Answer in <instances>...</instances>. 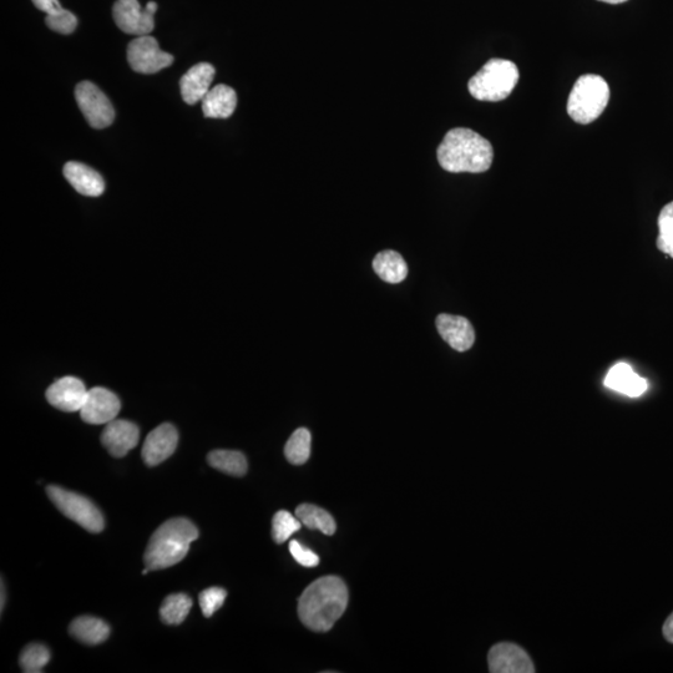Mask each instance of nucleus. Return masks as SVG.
<instances>
[{"mask_svg":"<svg viewBox=\"0 0 673 673\" xmlns=\"http://www.w3.org/2000/svg\"><path fill=\"white\" fill-rule=\"evenodd\" d=\"M348 590L337 576H325L303 591L298 601L302 624L316 632H327L346 611Z\"/></svg>","mask_w":673,"mask_h":673,"instance_id":"f257e3e1","label":"nucleus"},{"mask_svg":"<svg viewBox=\"0 0 673 673\" xmlns=\"http://www.w3.org/2000/svg\"><path fill=\"white\" fill-rule=\"evenodd\" d=\"M437 155L439 164L445 171L454 174H480L492 166L494 150L492 144L482 135L467 128H457L444 136Z\"/></svg>","mask_w":673,"mask_h":673,"instance_id":"f03ea898","label":"nucleus"},{"mask_svg":"<svg viewBox=\"0 0 673 673\" xmlns=\"http://www.w3.org/2000/svg\"><path fill=\"white\" fill-rule=\"evenodd\" d=\"M199 538V530L189 519L166 521L155 531L145 551L144 561L150 571L169 569L189 553L190 545Z\"/></svg>","mask_w":673,"mask_h":673,"instance_id":"7ed1b4c3","label":"nucleus"},{"mask_svg":"<svg viewBox=\"0 0 673 673\" xmlns=\"http://www.w3.org/2000/svg\"><path fill=\"white\" fill-rule=\"evenodd\" d=\"M519 82L518 67L510 60L492 59L470 79L468 88L473 98L480 101H502Z\"/></svg>","mask_w":673,"mask_h":673,"instance_id":"20e7f679","label":"nucleus"},{"mask_svg":"<svg viewBox=\"0 0 673 673\" xmlns=\"http://www.w3.org/2000/svg\"><path fill=\"white\" fill-rule=\"evenodd\" d=\"M610 88L600 75L586 74L578 79L568 100V114L575 123L588 125L604 113Z\"/></svg>","mask_w":673,"mask_h":673,"instance_id":"39448f33","label":"nucleus"},{"mask_svg":"<svg viewBox=\"0 0 673 673\" xmlns=\"http://www.w3.org/2000/svg\"><path fill=\"white\" fill-rule=\"evenodd\" d=\"M47 494L50 500L70 520L75 521L90 533H100L104 530V516L93 502L83 495L69 492V490L49 485Z\"/></svg>","mask_w":673,"mask_h":673,"instance_id":"423d86ee","label":"nucleus"},{"mask_svg":"<svg viewBox=\"0 0 673 673\" xmlns=\"http://www.w3.org/2000/svg\"><path fill=\"white\" fill-rule=\"evenodd\" d=\"M75 99L91 128H108L115 119L113 104L98 86L82 82L75 88Z\"/></svg>","mask_w":673,"mask_h":673,"instance_id":"0eeeda50","label":"nucleus"},{"mask_svg":"<svg viewBox=\"0 0 673 673\" xmlns=\"http://www.w3.org/2000/svg\"><path fill=\"white\" fill-rule=\"evenodd\" d=\"M128 62L131 69L139 74H155L174 63L171 54L159 48L158 40L150 35L138 37L128 47Z\"/></svg>","mask_w":673,"mask_h":673,"instance_id":"6e6552de","label":"nucleus"},{"mask_svg":"<svg viewBox=\"0 0 673 673\" xmlns=\"http://www.w3.org/2000/svg\"><path fill=\"white\" fill-rule=\"evenodd\" d=\"M154 13L141 9L139 0H118L114 4L113 17L124 33L144 37L155 28Z\"/></svg>","mask_w":673,"mask_h":673,"instance_id":"1a4fd4ad","label":"nucleus"},{"mask_svg":"<svg viewBox=\"0 0 673 673\" xmlns=\"http://www.w3.org/2000/svg\"><path fill=\"white\" fill-rule=\"evenodd\" d=\"M492 673H534L535 666L528 652L511 642L494 645L488 655Z\"/></svg>","mask_w":673,"mask_h":673,"instance_id":"9d476101","label":"nucleus"},{"mask_svg":"<svg viewBox=\"0 0 673 673\" xmlns=\"http://www.w3.org/2000/svg\"><path fill=\"white\" fill-rule=\"evenodd\" d=\"M120 408V399L116 394L109 389L95 387L89 389L80 417L88 424L106 425L118 417Z\"/></svg>","mask_w":673,"mask_h":673,"instance_id":"9b49d317","label":"nucleus"},{"mask_svg":"<svg viewBox=\"0 0 673 673\" xmlns=\"http://www.w3.org/2000/svg\"><path fill=\"white\" fill-rule=\"evenodd\" d=\"M88 392L89 389H86L85 384L79 378L63 377L48 388L47 399L59 411L80 412L84 407Z\"/></svg>","mask_w":673,"mask_h":673,"instance_id":"f8f14e48","label":"nucleus"},{"mask_svg":"<svg viewBox=\"0 0 673 673\" xmlns=\"http://www.w3.org/2000/svg\"><path fill=\"white\" fill-rule=\"evenodd\" d=\"M140 430L138 425L125 419H114L106 424L101 443L115 458H123L139 443Z\"/></svg>","mask_w":673,"mask_h":673,"instance_id":"ddd939ff","label":"nucleus"},{"mask_svg":"<svg viewBox=\"0 0 673 673\" xmlns=\"http://www.w3.org/2000/svg\"><path fill=\"white\" fill-rule=\"evenodd\" d=\"M179 442V433L174 425L165 423L155 428L145 439L143 447L144 463L156 467L175 453Z\"/></svg>","mask_w":673,"mask_h":673,"instance_id":"4468645a","label":"nucleus"},{"mask_svg":"<svg viewBox=\"0 0 673 673\" xmlns=\"http://www.w3.org/2000/svg\"><path fill=\"white\" fill-rule=\"evenodd\" d=\"M437 330L445 342L458 352L469 351L475 342V331L472 323L462 316L439 315Z\"/></svg>","mask_w":673,"mask_h":673,"instance_id":"2eb2a0df","label":"nucleus"},{"mask_svg":"<svg viewBox=\"0 0 673 673\" xmlns=\"http://www.w3.org/2000/svg\"><path fill=\"white\" fill-rule=\"evenodd\" d=\"M216 70L209 63L194 65L180 80L182 99L186 104L195 105L209 93Z\"/></svg>","mask_w":673,"mask_h":673,"instance_id":"dca6fc26","label":"nucleus"},{"mask_svg":"<svg viewBox=\"0 0 673 673\" xmlns=\"http://www.w3.org/2000/svg\"><path fill=\"white\" fill-rule=\"evenodd\" d=\"M65 179L79 192L80 195L98 197L105 191V182L98 171L88 165L69 161L64 166Z\"/></svg>","mask_w":673,"mask_h":673,"instance_id":"f3484780","label":"nucleus"},{"mask_svg":"<svg viewBox=\"0 0 673 673\" xmlns=\"http://www.w3.org/2000/svg\"><path fill=\"white\" fill-rule=\"evenodd\" d=\"M605 386L612 391L625 394L627 397L637 398L642 396L649 388V382L634 372V369L626 363H617L610 369L605 378Z\"/></svg>","mask_w":673,"mask_h":673,"instance_id":"a211bd4d","label":"nucleus"},{"mask_svg":"<svg viewBox=\"0 0 673 673\" xmlns=\"http://www.w3.org/2000/svg\"><path fill=\"white\" fill-rule=\"evenodd\" d=\"M237 106L236 91L229 85L219 84L211 88L202 99V111L206 118L227 119L235 113Z\"/></svg>","mask_w":673,"mask_h":673,"instance_id":"6ab92c4d","label":"nucleus"},{"mask_svg":"<svg viewBox=\"0 0 673 673\" xmlns=\"http://www.w3.org/2000/svg\"><path fill=\"white\" fill-rule=\"evenodd\" d=\"M373 270L381 277V280L391 283V285H398L408 276L406 261H404L401 253L392 250L379 252L374 257Z\"/></svg>","mask_w":673,"mask_h":673,"instance_id":"aec40b11","label":"nucleus"},{"mask_svg":"<svg viewBox=\"0 0 673 673\" xmlns=\"http://www.w3.org/2000/svg\"><path fill=\"white\" fill-rule=\"evenodd\" d=\"M70 635L86 645H99L108 640L110 627L103 620L93 616L78 617L69 627Z\"/></svg>","mask_w":673,"mask_h":673,"instance_id":"412c9836","label":"nucleus"},{"mask_svg":"<svg viewBox=\"0 0 673 673\" xmlns=\"http://www.w3.org/2000/svg\"><path fill=\"white\" fill-rule=\"evenodd\" d=\"M296 516L308 529L320 530L323 534L333 535L336 533L337 525L333 516L320 506L312 504H302L296 509Z\"/></svg>","mask_w":673,"mask_h":673,"instance_id":"4be33fe9","label":"nucleus"},{"mask_svg":"<svg viewBox=\"0 0 673 673\" xmlns=\"http://www.w3.org/2000/svg\"><path fill=\"white\" fill-rule=\"evenodd\" d=\"M207 462L212 468L232 477H244L247 473V459L236 450H214L207 455Z\"/></svg>","mask_w":673,"mask_h":673,"instance_id":"5701e85b","label":"nucleus"},{"mask_svg":"<svg viewBox=\"0 0 673 673\" xmlns=\"http://www.w3.org/2000/svg\"><path fill=\"white\" fill-rule=\"evenodd\" d=\"M192 609V600L185 594L166 597L161 605L160 616L166 625H180Z\"/></svg>","mask_w":673,"mask_h":673,"instance_id":"b1692460","label":"nucleus"},{"mask_svg":"<svg viewBox=\"0 0 673 673\" xmlns=\"http://www.w3.org/2000/svg\"><path fill=\"white\" fill-rule=\"evenodd\" d=\"M312 437L310 430L306 428L297 429L291 435L285 447V455L293 465H302L307 463L311 457Z\"/></svg>","mask_w":673,"mask_h":673,"instance_id":"393cba45","label":"nucleus"},{"mask_svg":"<svg viewBox=\"0 0 673 673\" xmlns=\"http://www.w3.org/2000/svg\"><path fill=\"white\" fill-rule=\"evenodd\" d=\"M50 661V652L44 645L32 644L27 647L20 655L19 664L22 670L27 673L43 672L45 666Z\"/></svg>","mask_w":673,"mask_h":673,"instance_id":"a878e982","label":"nucleus"},{"mask_svg":"<svg viewBox=\"0 0 673 673\" xmlns=\"http://www.w3.org/2000/svg\"><path fill=\"white\" fill-rule=\"evenodd\" d=\"M301 520L286 510H280L273 516L272 536L277 544L285 543L291 536L301 529Z\"/></svg>","mask_w":673,"mask_h":673,"instance_id":"bb28decb","label":"nucleus"},{"mask_svg":"<svg viewBox=\"0 0 673 673\" xmlns=\"http://www.w3.org/2000/svg\"><path fill=\"white\" fill-rule=\"evenodd\" d=\"M659 230L657 249L673 258V201L660 212Z\"/></svg>","mask_w":673,"mask_h":673,"instance_id":"cd10ccee","label":"nucleus"},{"mask_svg":"<svg viewBox=\"0 0 673 673\" xmlns=\"http://www.w3.org/2000/svg\"><path fill=\"white\" fill-rule=\"evenodd\" d=\"M45 23L54 32L68 35L72 34L78 27V19L67 9H60L59 12L47 15Z\"/></svg>","mask_w":673,"mask_h":673,"instance_id":"c85d7f7f","label":"nucleus"},{"mask_svg":"<svg viewBox=\"0 0 673 673\" xmlns=\"http://www.w3.org/2000/svg\"><path fill=\"white\" fill-rule=\"evenodd\" d=\"M227 597V592L222 588H210L202 591L199 596V602L202 614L205 617H211L220 609Z\"/></svg>","mask_w":673,"mask_h":673,"instance_id":"c756f323","label":"nucleus"},{"mask_svg":"<svg viewBox=\"0 0 673 673\" xmlns=\"http://www.w3.org/2000/svg\"><path fill=\"white\" fill-rule=\"evenodd\" d=\"M290 551L293 559H295L298 564L305 566V568H316V566L320 564L318 555L313 553L310 549L305 548V546H302L296 540L291 541Z\"/></svg>","mask_w":673,"mask_h":673,"instance_id":"7c9ffc66","label":"nucleus"},{"mask_svg":"<svg viewBox=\"0 0 673 673\" xmlns=\"http://www.w3.org/2000/svg\"><path fill=\"white\" fill-rule=\"evenodd\" d=\"M33 3L35 7L47 13V15L57 13L60 9H63L59 0H33Z\"/></svg>","mask_w":673,"mask_h":673,"instance_id":"2f4dec72","label":"nucleus"},{"mask_svg":"<svg viewBox=\"0 0 673 673\" xmlns=\"http://www.w3.org/2000/svg\"><path fill=\"white\" fill-rule=\"evenodd\" d=\"M662 631H664L665 639L673 644V612L669 617H667L664 630Z\"/></svg>","mask_w":673,"mask_h":673,"instance_id":"473e14b6","label":"nucleus"},{"mask_svg":"<svg viewBox=\"0 0 673 673\" xmlns=\"http://www.w3.org/2000/svg\"><path fill=\"white\" fill-rule=\"evenodd\" d=\"M145 8L150 10L151 13L155 14L156 10H158V4H156L155 2H149L148 4H146Z\"/></svg>","mask_w":673,"mask_h":673,"instance_id":"72a5a7b5","label":"nucleus"},{"mask_svg":"<svg viewBox=\"0 0 673 673\" xmlns=\"http://www.w3.org/2000/svg\"><path fill=\"white\" fill-rule=\"evenodd\" d=\"M600 2H604L607 4H621L627 2V0H600Z\"/></svg>","mask_w":673,"mask_h":673,"instance_id":"f704fd0d","label":"nucleus"},{"mask_svg":"<svg viewBox=\"0 0 673 673\" xmlns=\"http://www.w3.org/2000/svg\"><path fill=\"white\" fill-rule=\"evenodd\" d=\"M4 601H5V599H4V584H3V581H2V605H0V607H2V611L4 609Z\"/></svg>","mask_w":673,"mask_h":673,"instance_id":"c9c22d12","label":"nucleus"}]
</instances>
